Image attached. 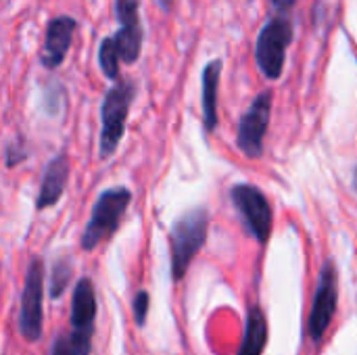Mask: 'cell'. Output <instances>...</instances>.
Returning <instances> with one entry per match:
<instances>
[{
  "mask_svg": "<svg viewBox=\"0 0 357 355\" xmlns=\"http://www.w3.org/2000/svg\"><path fill=\"white\" fill-rule=\"evenodd\" d=\"M27 157H29L27 146H25L23 138H19V136H17V138L6 146V167H15V165L23 163Z\"/></svg>",
  "mask_w": 357,
  "mask_h": 355,
  "instance_id": "19",
  "label": "cell"
},
{
  "mask_svg": "<svg viewBox=\"0 0 357 355\" xmlns=\"http://www.w3.org/2000/svg\"><path fill=\"white\" fill-rule=\"evenodd\" d=\"M94 318H96V291H94V282L88 276H84L77 280L71 297V333L92 339Z\"/></svg>",
  "mask_w": 357,
  "mask_h": 355,
  "instance_id": "10",
  "label": "cell"
},
{
  "mask_svg": "<svg viewBox=\"0 0 357 355\" xmlns=\"http://www.w3.org/2000/svg\"><path fill=\"white\" fill-rule=\"evenodd\" d=\"M117 19L121 29L113 36L119 59L128 65L136 63L142 50V23H140V0H115Z\"/></svg>",
  "mask_w": 357,
  "mask_h": 355,
  "instance_id": "9",
  "label": "cell"
},
{
  "mask_svg": "<svg viewBox=\"0 0 357 355\" xmlns=\"http://www.w3.org/2000/svg\"><path fill=\"white\" fill-rule=\"evenodd\" d=\"M75 19L73 17H56L46 27L44 48H42V65L46 69H56L71 46L73 31H75Z\"/></svg>",
  "mask_w": 357,
  "mask_h": 355,
  "instance_id": "11",
  "label": "cell"
},
{
  "mask_svg": "<svg viewBox=\"0 0 357 355\" xmlns=\"http://www.w3.org/2000/svg\"><path fill=\"white\" fill-rule=\"evenodd\" d=\"M44 262L31 257L25 274V285L21 293V312H19V333L27 343H36L42 337L44 324Z\"/></svg>",
  "mask_w": 357,
  "mask_h": 355,
  "instance_id": "4",
  "label": "cell"
},
{
  "mask_svg": "<svg viewBox=\"0 0 357 355\" xmlns=\"http://www.w3.org/2000/svg\"><path fill=\"white\" fill-rule=\"evenodd\" d=\"M209 232V213L205 207H192L184 211L169 230V251H172V278L180 282L197 253L203 249Z\"/></svg>",
  "mask_w": 357,
  "mask_h": 355,
  "instance_id": "1",
  "label": "cell"
},
{
  "mask_svg": "<svg viewBox=\"0 0 357 355\" xmlns=\"http://www.w3.org/2000/svg\"><path fill=\"white\" fill-rule=\"evenodd\" d=\"M268 343V322L259 305H251L247 314V326L238 355H261Z\"/></svg>",
  "mask_w": 357,
  "mask_h": 355,
  "instance_id": "14",
  "label": "cell"
},
{
  "mask_svg": "<svg viewBox=\"0 0 357 355\" xmlns=\"http://www.w3.org/2000/svg\"><path fill=\"white\" fill-rule=\"evenodd\" d=\"M354 186H356V190H357V169L354 172Z\"/></svg>",
  "mask_w": 357,
  "mask_h": 355,
  "instance_id": "22",
  "label": "cell"
},
{
  "mask_svg": "<svg viewBox=\"0 0 357 355\" xmlns=\"http://www.w3.org/2000/svg\"><path fill=\"white\" fill-rule=\"evenodd\" d=\"M67 180H69V159H67L65 153H61L54 159H50V163L44 169L40 192H38V199H36V209L44 211V209L56 205L61 201L63 192H65Z\"/></svg>",
  "mask_w": 357,
  "mask_h": 355,
  "instance_id": "12",
  "label": "cell"
},
{
  "mask_svg": "<svg viewBox=\"0 0 357 355\" xmlns=\"http://www.w3.org/2000/svg\"><path fill=\"white\" fill-rule=\"evenodd\" d=\"M339 280H337V268L335 262H326L322 272H320V280H318V291L314 297V305H312V314L307 320V333L312 337V341L320 343L324 333L328 331L335 312H337V301H339Z\"/></svg>",
  "mask_w": 357,
  "mask_h": 355,
  "instance_id": "7",
  "label": "cell"
},
{
  "mask_svg": "<svg viewBox=\"0 0 357 355\" xmlns=\"http://www.w3.org/2000/svg\"><path fill=\"white\" fill-rule=\"evenodd\" d=\"M92 341H86L82 337H73V333H61L56 335V339L52 341L50 355H90L92 352Z\"/></svg>",
  "mask_w": 357,
  "mask_h": 355,
  "instance_id": "16",
  "label": "cell"
},
{
  "mask_svg": "<svg viewBox=\"0 0 357 355\" xmlns=\"http://www.w3.org/2000/svg\"><path fill=\"white\" fill-rule=\"evenodd\" d=\"M293 40V25L284 15L274 17L259 33L255 59L257 67L268 80H278L284 67L287 48Z\"/></svg>",
  "mask_w": 357,
  "mask_h": 355,
  "instance_id": "5",
  "label": "cell"
},
{
  "mask_svg": "<svg viewBox=\"0 0 357 355\" xmlns=\"http://www.w3.org/2000/svg\"><path fill=\"white\" fill-rule=\"evenodd\" d=\"M130 201H132V192H130V188H123V186H113L98 195V199L92 207L90 220L79 239V245L84 251H88V253L94 251L100 243L109 241L117 232V228L130 207Z\"/></svg>",
  "mask_w": 357,
  "mask_h": 355,
  "instance_id": "2",
  "label": "cell"
},
{
  "mask_svg": "<svg viewBox=\"0 0 357 355\" xmlns=\"http://www.w3.org/2000/svg\"><path fill=\"white\" fill-rule=\"evenodd\" d=\"M270 113H272V92H261L238 123L236 142L238 149L249 159H257L264 153V138L270 126Z\"/></svg>",
  "mask_w": 357,
  "mask_h": 355,
  "instance_id": "8",
  "label": "cell"
},
{
  "mask_svg": "<svg viewBox=\"0 0 357 355\" xmlns=\"http://www.w3.org/2000/svg\"><path fill=\"white\" fill-rule=\"evenodd\" d=\"M134 84L128 80H117V84L105 94V100L100 105V138H98V157L109 159L123 134H126V121L130 113V105L134 100Z\"/></svg>",
  "mask_w": 357,
  "mask_h": 355,
  "instance_id": "3",
  "label": "cell"
},
{
  "mask_svg": "<svg viewBox=\"0 0 357 355\" xmlns=\"http://www.w3.org/2000/svg\"><path fill=\"white\" fill-rule=\"evenodd\" d=\"M159 4H161V6H163L165 10H167V8L172 6V0H159Z\"/></svg>",
  "mask_w": 357,
  "mask_h": 355,
  "instance_id": "21",
  "label": "cell"
},
{
  "mask_svg": "<svg viewBox=\"0 0 357 355\" xmlns=\"http://www.w3.org/2000/svg\"><path fill=\"white\" fill-rule=\"evenodd\" d=\"M98 63H100L102 73L109 80H115V82L119 80V52H117V46H115V40L113 38H105L100 42Z\"/></svg>",
  "mask_w": 357,
  "mask_h": 355,
  "instance_id": "17",
  "label": "cell"
},
{
  "mask_svg": "<svg viewBox=\"0 0 357 355\" xmlns=\"http://www.w3.org/2000/svg\"><path fill=\"white\" fill-rule=\"evenodd\" d=\"M149 308H151V297L146 291H138L132 299V312H134V320L136 324L142 328L144 322H146V316H149Z\"/></svg>",
  "mask_w": 357,
  "mask_h": 355,
  "instance_id": "18",
  "label": "cell"
},
{
  "mask_svg": "<svg viewBox=\"0 0 357 355\" xmlns=\"http://www.w3.org/2000/svg\"><path fill=\"white\" fill-rule=\"evenodd\" d=\"M73 274V262L71 257H59L52 268H50V297L52 299H61L69 280Z\"/></svg>",
  "mask_w": 357,
  "mask_h": 355,
  "instance_id": "15",
  "label": "cell"
},
{
  "mask_svg": "<svg viewBox=\"0 0 357 355\" xmlns=\"http://www.w3.org/2000/svg\"><path fill=\"white\" fill-rule=\"evenodd\" d=\"M230 197H232L236 211L245 220L249 232L259 243H266L272 232V207L266 195L251 184H236L230 190Z\"/></svg>",
  "mask_w": 357,
  "mask_h": 355,
  "instance_id": "6",
  "label": "cell"
},
{
  "mask_svg": "<svg viewBox=\"0 0 357 355\" xmlns=\"http://www.w3.org/2000/svg\"><path fill=\"white\" fill-rule=\"evenodd\" d=\"M278 8H289V6H293V2L295 0H272Z\"/></svg>",
  "mask_w": 357,
  "mask_h": 355,
  "instance_id": "20",
  "label": "cell"
},
{
  "mask_svg": "<svg viewBox=\"0 0 357 355\" xmlns=\"http://www.w3.org/2000/svg\"><path fill=\"white\" fill-rule=\"evenodd\" d=\"M222 61H211L203 69V123L207 132L218 126V86H220Z\"/></svg>",
  "mask_w": 357,
  "mask_h": 355,
  "instance_id": "13",
  "label": "cell"
}]
</instances>
